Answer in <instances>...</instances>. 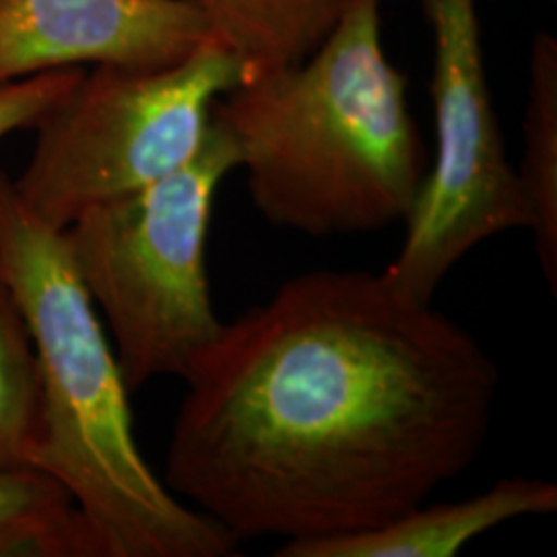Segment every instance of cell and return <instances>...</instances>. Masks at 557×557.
<instances>
[{
  "instance_id": "cell-1",
  "label": "cell",
  "mask_w": 557,
  "mask_h": 557,
  "mask_svg": "<svg viewBox=\"0 0 557 557\" xmlns=\"http://www.w3.org/2000/svg\"><path fill=\"white\" fill-rule=\"evenodd\" d=\"M168 490L236 541L349 537L403 517L483 450L496 361L386 271L287 278L223 322L186 376Z\"/></svg>"
},
{
  "instance_id": "cell-2",
  "label": "cell",
  "mask_w": 557,
  "mask_h": 557,
  "mask_svg": "<svg viewBox=\"0 0 557 557\" xmlns=\"http://www.w3.org/2000/svg\"><path fill=\"white\" fill-rule=\"evenodd\" d=\"M382 0H356L306 59L244 77L213 106L264 221L310 238L405 223L428 172Z\"/></svg>"
},
{
  "instance_id": "cell-3",
  "label": "cell",
  "mask_w": 557,
  "mask_h": 557,
  "mask_svg": "<svg viewBox=\"0 0 557 557\" xmlns=\"http://www.w3.org/2000/svg\"><path fill=\"white\" fill-rule=\"evenodd\" d=\"M0 278L40 374L32 467L79 508L98 557H230L238 541L174 496L140 455L128 386L62 232L32 215L0 170Z\"/></svg>"
},
{
  "instance_id": "cell-4",
  "label": "cell",
  "mask_w": 557,
  "mask_h": 557,
  "mask_svg": "<svg viewBox=\"0 0 557 557\" xmlns=\"http://www.w3.org/2000/svg\"><path fill=\"white\" fill-rule=\"evenodd\" d=\"M234 170L236 147L211 114L199 151L178 170L89 207L62 230L128 391L184 379L223 326L209 292L207 238L213 200Z\"/></svg>"
},
{
  "instance_id": "cell-5",
  "label": "cell",
  "mask_w": 557,
  "mask_h": 557,
  "mask_svg": "<svg viewBox=\"0 0 557 557\" xmlns=\"http://www.w3.org/2000/svg\"><path fill=\"white\" fill-rule=\"evenodd\" d=\"M244 79L218 40L163 66H94L36 126L23 207L62 232L89 207L140 190L199 151L213 106Z\"/></svg>"
},
{
  "instance_id": "cell-6",
  "label": "cell",
  "mask_w": 557,
  "mask_h": 557,
  "mask_svg": "<svg viewBox=\"0 0 557 557\" xmlns=\"http://www.w3.org/2000/svg\"><path fill=\"white\" fill-rule=\"evenodd\" d=\"M432 27L436 149L407 236L388 277L419 301H432L444 277L479 244L533 230V213L506 156L492 100L478 0H419Z\"/></svg>"
},
{
  "instance_id": "cell-7",
  "label": "cell",
  "mask_w": 557,
  "mask_h": 557,
  "mask_svg": "<svg viewBox=\"0 0 557 557\" xmlns=\"http://www.w3.org/2000/svg\"><path fill=\"white\" fill-rule=\"evenodd\" d=\"M215 40L180 0H0V87L94 66H163Z\"/></svg>"
},
{
  "instance_id": "cell-8",
  "label": "cell",
  "mask_w": 557,
  "mask_h": 557,
  "mask_svg": "<svg viewBox=\"0 0 557 557\" xmlns=\"http://www.w3.org/2000/svg\"><path fill=\"white\" fill-rule=\"evenodd\" d=\"M557 510V485L545 479L504 478L478 496L419 504L379 529L308 543L278 545V557H453L504 522Z\"/></svg>"
},
{
  "instance_id": "cell-9",
  "label": "cell",
  "mask_w": 557,
  "mask_h": 557,
  "mask_svg": "<svg viewBox=\"0 0 557 557\" xmlns=\"http://www.w3.org/2000/svg\"><path fill=\"white\" fill-rule=\"evenodd\" d=\"M207 21L244 77L306 59L356 0H180Z\"/></svg>"
},
{
  "instance_id": "cell-10",
  "label": "cell",
  "mask_w": 557,
  "mask_h": 557,
  "mask_svg": "<svg viewBox=\"0 0 557 557\" xmlns=\"http://www.w3.org/2000/svg\"><path fill=\"white\" fill-rule=\"evenodd\" d=\"M533 213L539 264L557 289V40L539 32L531 46L524 156L518 170Z\"/></svg>"
},
{
  "instance_id": "cell-11",
  "label": "cell",
  "mask_w": 557,
  "mask_h": 557,
  "mask_svg": "<svg viewBox=\"0 0 557 557\" xmlns=\"http://www.w3.org/2000/svg\"><path fill=\"white\" fill-rule=\"evenodd\" d=\"M0 557H98L69 492L34 467H0Z\"/></svg>"
},
{
  "instance_id": "cell-12",
  "label": "cell",
  "mask_w": 557,
  "mask_h": 557,
  "mask_svg": "<svg viewBox=\"0 0 557 557\" xmlns=\"http://www.w3.org/2000/svg\"><path fill=\"white\" fill-rule=\"evenodd\" d=\"M38 432V359L20 306L0 278V467H32Z\"/></svg>"
},
{
  "instance_id": "cell-13",
  "label": "cell",
  "mask_w": 557,
  "mask_h": 557,
  "mask_svg": "<svg viewBox=\"0 0 557 557\" xmlns=\"http://www.w3.org/2000/svg\"><path fill=\"white\" fill-rule=\"evenodd\" d=\"M85 71L66 69L44 73L0 87V140L25 128H36L41 119L59 106L77 85Z\"/></svg>"
},
{
  "instance_id": "cell-14",
  "label": "cell",
  "mask_w": 557,
  "mask_h": 557,
  "mask_svg": "<svg viewBox=\"0 0 557 557\" xmlns=\"http://www.w3.org/2000/svg\"><path fill=\"white\" fill-rule=\"evenodd\" d=\"M549 2H556V0H549Z\"/></svg>"
}]
</instances>
